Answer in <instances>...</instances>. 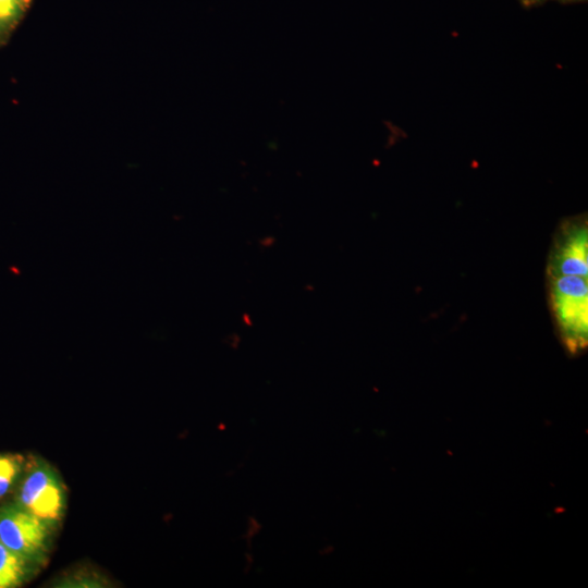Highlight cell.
I'll return each mask as SVG.
<instances>
[{
  "label": "cell",
  "mask_w": 588,
  "mask_h": 588,
  "mask_svg": "<svg viewBox=\"0 0 588 588\" xmlns=\"http://www.w3.org/2000/svg\"><path fill=\"white\" fill-rule=\"evenodd\" d=\"M30 0H0V22L15 20L29 4Z\"/></svg>",
  "instance_id": "obj_7"
},
{
  "label": "cell",
  "mask_w": 588,
  "mask_h": 588,
  "mask_svg": "<svg viewBox=\"0 0 588 588\" xmlns=\"http://www.w3.org/2000/svg\"><path fill=\"white\" fill-rule=\"evenodd\" d=\"M548 275H581L588 278V229L586 218H569L560 225L549 254Z\"/></svg>",
  "instance_id": "obj_2"
},
{
  "label": "cell",
  "mask_w": 588,
  "mask_h": 588,
  "mask_svg": "<svg viewBox=\"0 0 588 588\" xmlns=\"http://www.w3.org/2000/svg\"><path fill=\"white\" fill-rule=\"evenodd\" d=\"M25 574V559L0 542V588L19 584Z\"/></svg>",
  "instance_id": "obj_5"
},
{
  "label": "cell",
  "mask_w": 588,
  "mask_h": 588,
  "mask_svg": "<svg viewBox=\"0 0 588 588\" xmlns=\"http://www.w3.org/2000/svg\"><path fill=\"white\" fill-rule=\"evenodd\" d=\"M23 507L41 520L57 519L63 506L61 488L51 470L35 468L25 478L20 493Z\"/></svg>",
  "instance_id": "obj_4"
},
{
  "label": "cell",
  "mask_w": 588,
  "mask_h": 588,
  "mask_svg": "<svg viewBox=\"0 0 588 588\" xmlns=\"http://www.w3.org/2000/svg\"><path fill=\"white\" fill-rule=\"evenodd\" d=\"M549 305L559 336L569 355L588 344V278L548 275Z\"/></svg>",
  "instance_id": "obj_1"
},
{
  "label": "cell",
  "mask_w": 588,
  "mask_h": 588,
  "mask_svg": "<svg viewBox=\"0 0 588 588\" xmlns=\"http://www.w3.org/2000/svg\"><path fill=\"white\" fill-rule=\"evenodd\" d=\"M46 540L41 519L26 510L9 507L0 514V542L24 559L38 554Z\"/></svg>",
  "instance_id": "obj_3"
},
{
  "label": "cell",
  "mask_w": 588,
  "mask_h": 588,
  "mask_svg": "<svg viewBox=\"0 0 588 588\" xmlns=\"http://www.w3.org/2000/svg\"><path fill=\"white\" fill-rule=\"evenodd\" d=\"M20 461L12 455H0V498L4 495L16 477Z\"/></svg>",
  "instance_id": "obj_6"
}]
</instances>
